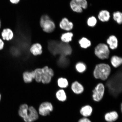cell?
Here are the masks:
<instances>
[{"label": "cell", "instance_id": "obj_2", "mask_svg": "<svg viewBox=\"0 0 122 122\" xmlns=\"http://www.w3.org/2000/svg\"><path fill=\"white\" fill-rule=\"evenodd\" d=\"M111 71V67L109 64L105 63H100L96 66L93 75L96 79L105 81L110 76Z\"/></svg>", "mask_w": 122, "mask_h": 122}, {"label": "cell", "instance_id": "obj_30", "mask_svg": "<svg viewBox=\"0 0 122 122\" xmlns=\"http://www.w3.org/2000/svg\"><path fill=\"white\" fill-rule=\"evenodd\" d=\"M1 95L0 93V100H1Z\"/></svg>", "mask_w": 122, "mask_h": 122}, {"label": "cell", "instance_id": "obj_8", "mask_svg": "<svg viewBox=\"0 0 122 122\" xmlns=\"http://www.w3.org/2000/svg\"><path fill=\"white\" fill-rule=\"evenodd\" d=\"M53 105L48 102H43L41 104L39 109V113L40 115L46 116L49 115L53 110Z\"/></svg>", "mask_w": 122, "mask_h": 122}, {"label": "cell", "instance_id": "obj_1", "mask_svg": "<svg viewBox=\"0 0 122 122\" xmlns=\"http://www.w3.org/2000/svg\"><path fill=\"white\" fill-rule=\"evenodd\" d=\"M19 114L25 122H32L39 118L38 112L34 107H29L26 104H23L20 106Z\"/></svg>", "mask_w": 122, "mask_h": 122}, {"label": "cell", "instance_id": "obj_29", "mask_svg": "<svg viewBox=\"0 0 122 122\" xmlns=\"http://www.w3.org/2000/svg\"><path fill=\"white\" fill-rule=\"evenodd\" d=\"M10 2L13 4H17L20 2V0H10Z\"/></svg>", "mask_w": 122, "mask_h": 122}, {"label": "cell", "instance_id": "obj_4", "mask_svg": "<svg viewBox=\"0 0 122 122\" xmlns=\"http://www.w3.org/2000/svg\"><path fill=\"white\" fill-rule=\"evenodd\" d=\"M40 25L43 31L46 33H52L56 28L54 21L47 15H43L41 16Z\"/></svg>", "mask_w": 122, "mask_h": 122}, {"label": "cell", "instance_id": "obj_24", "mask_svg": "<svg viewBox=\"0 0 122 122\" xmlns=\"http://www.w3.org/2000/svg\"><path fill=\"white\" fill-rule=\"evenodd\" d=\"M36 74L35 80L37 83H40L41 82L42 72L41 68H36L34 70Z\"/></svg>", "mask_w": 122, "mask_h": 122}, {"label": "cell", "instance_id": "obj_17", "mask_svg": "<svg viewBox=\"0 0 122 122\" xmlns=\"http://www.w3.org/2000/svg\"><path fill=\"white\" fill-rule=\"evenodd\" d=\"M98 18L102 22H107L110 19V13L107 10H102L99 12L98 15Z\"/></svg>", "mask_w": 122, "mask_h": 122}, {"label": "cell", "instance_id": "obj_27", "mask_svg": "<svg viewBox=\"0 0 122 122\" xmlns=\"http://www.w3.org/2000/svg\"><path fill=\"white\" fill-rule=\"evenodd\" d=\"M78 122H92L91 120L87 118L83 117L81 118L78 120Z\"/></svg>", "mask_w": 122, "mask_h": 122}, {"label": "cell", "instance_id": "obj_20", "mask_svg": "<svg viewBox=\"0 0 122 122\" xmlns=\"http://www.w3.org/2000/svg\"><path fill=\"white\" fill-rule=\"evenodd\" d=\"M78 44L81 48L84 49H87L91 46L92 43L86 37H83L78 41Z\"/></svg>", "mask_w": 122, "mask_h": 122}, {"label": "cell", "instance_id": "obj_25", "mask_svg": "<svg viewBox=\"0 0 122 122\" xmlns=\"http://www.w3.org/2000/svg\"><path fill=\"white\" fill-rule=\"evenodd\" d=\"M113 19L119 24L122 23V13L121 12L117 11L114 12L113 14Z\"/></svg>", "mask_w": 122, "mask_h": 122}, {"label": "cell", "instance_id": "obj_22", "mask_svg": "<svg viewBox=\"0 0 122 122\" xmlns=\"http://www.w3.org/2000/svg\"><path fill=\"white\" fill-rule=\"evenodd\" d=\"M57 83L58 86L60 89H65L69 85L67 79L63 77L59 78L57 79Z\"/></svg>", "mask_w": 122, "mask_h": 122}, {"label": "cell", "instance_id": "obj_12", "mask_svg": "<svg viewBox=\"0 0 122 122\" xmlns=\"http://www.w3.org/2000/svg\"><path fill=\"white\" fill-rule=\"evenodd\" d=\"M36 74L34 71H26L22 74V78L24 83L26 84L31 83L35 80Z\"/></svg>", "mask_w": 122, "mask_h": 122}, {"label": "cell", "instance_id": "obj_13", "mask_svg": "<svg viewBox=\"0 0 122 122\" xmlns=\"http://www.w3.org/2000/svg\"><path fill=\"white\" fill-rule=\"evenodd\" d=\"M1 36L3 40L7 41H11L14 37V33L11 29L5 28L1 33Z\"/></svg>", "mask_w": 122, "mask_h": 122}, {"label": "cell", "instance_id": "obj_6", "mask_svg": "<svg viewBox=\"0 0 122 122\" xmlns=\"http://www.w3.org/2000/svg\"><path fill=\"white\" fill-rule=\"evenodd\" d=\"M105 91L104 85L102 83L97 84L92 91V98L95 102H99L101 101L104 96Z\"/></svg>", "mask_w": 122, "mask_h": 122}, {"label": "cell", "instance_id": "obj_18", "mask_svg": "<svg viewBox=\"0 0 122 122\" xmlns=\"http://www.w3.org/2000/svg\"><path fill=\"white\" fill-rule=\"evenodd\" d=\"M111 65L115 68H117L122 65V58L117 56H113L111 58Z\"/></svg>", "mask_w": 122, "mask_h": 122}, {"label": "cell", "instance_id": "obj_14", "mask_svg": "<svg viewBox=\"0 0 122 122\" xmlns=\"http://www.w3.org/2000/svg\"><path fill=\"white\" fill-rule=\"evenodd\" d=\"M71 88L74 93L77 95L81 94L84 90L83 85L77 81L73 82L71 84Z\"/></svg>", "mask_w": 122, "mask_h": 122}, {"label": "cell", "instance_id": "obj_11", "mask_svg": "<svg viewBox=\"0 0 122 122\" xmlns=\"http://www.w3.org/2000/svg\"><path fill=\"white\" fill-rule=\"evenodd\" d=\"M106 44L111 50L117 49L119 45L118 39L114 35H111L109 36L107 40Z\"/></svg>", "mask_w": 122, "mask_h": 122}, {"label": "cell", "instance_id": "obj_10", "mask_svg": "<svg viewBox=\"0 0 122 122\" xmlns=\"http://www.w3.org/2000/svg\"><path fill=\"white\" fill-rule=\"evenodd\" d=\"M59 27L62 30L70 31L72 30L74 27L72 22H71L66 18L62 19L59 23Z\"/></svg>", "mask_w": 122, "mask_h": 122}, {"label": "cell", "instance_id": "obj_15", "mask_svg": "<svg viewBox=\"0 0 122 122\" xmlns=\"http://www.w3.org/2000/svg\"><path fill=\"white\" fill-rule=\"evenodd\" d=\"M93 111L92 107L90 105H84L81 108L80 110L81 115L83 117H86L90 116L92 114Z\"/></svg>", "mask_w": 122, "mask_h": 122}, {"label": "cell", "instance_id": "obj_19", "mask_svg": "<svg viewBox=\"0 0 122 122\" xmlns=\"http://www.w3.org/2000/svg\"><path fill=\"white\" fill-rule=\"evenodd\" d=\"M55 95L56 99L59 102H63L67 100L66 94L64 89H60L58 90L56 93Z\"/></svg>", "mask_w": 122, "mask_h": 122}, {"label": "cell", "instance_id": "obj_31", "mask_svg": "<svg viewBox=\"0 0 122 122\" xmlns=\"http://www.w3.org/2000/svg\"><path fill=\"white\" fill-rule=\"evenodd\" d=\"M1 21L0 20V28H1Z\"/></svg>", "mask_w": 122, "mask_h": 122}, {"label": "cell", "instance_id": "obj_28", "mask_svg": "<svg viewBox=\"0 0 122 122\" xmlns=\"http://www.w3.org/2000/svg\"><path fill=\"white\" fill-rule=\"evenodd\" d=\"M4 42L2 39L0 38V50H2L4 48Z\"/></svg>", "mask_w": 122, "mask_h": 122}, {"label": "cell", "instance_id": "obj_3", "mask_svg": "<svg viewBox=\"0 0 122 122\" xmlns=\"http://www.w3.org/2000/svg\"><path fill=\"white\" fill-rule=\"evenodd\" d=\"M94 53L98 59L102 60L111 58L113 56L108 45L103 43H99L96 46L94 49Z\"/></svg>", "mask_w": 122, "mask_h": 122}, {"label": "cell", "instance_id": "obj_26", "mask_svg": "<svg viewBox=\"0 0 122 122\" xmlns=\"http://www.w3.org/2000/svg\"><path fill=\"white\" fill-rule=\"evenodd\" d=\"M97 22V18L95 16H92L88 18L87 23L89 27H93L95 26Z\"/></svg>", "mask_w": 122, "mask_h": 122}, {"label": "cell", "instance_id": "obj_7", "mask_svg": "<svg viewBox=\"0 0 122 122\" xmlns=\"http://www.w3.org/2000/svg\"><path fill=\"white\" fill-rule=\"evenodd\" d=\"M42 68V75L41 83L44 84H47L51 82L52 79L54 75L52 69L46 66Z\"/></svg>", "mask_w": 122, "mask_h": 122}, {"label": "cell", "instance_id": "obj_23", "mask_svg": "<svg viewBox=\"0 0 122 122\" xmlns=\"http://www.w3.org/2000/svg\"><path fill=\"white\" fill-rule=\"evenodd\" d=\"M75 67L76 71L79 73H82L86 71V65L85 63L81 62H77L75 65Z\"/></svg>", "mask_w": 122, "mask_h": 122}, {"label": "cell", "instance_id": "obj_21", "mask_svg": "<svg viewBox=\"0 0 122 122\" xmlns=\"http://www.w3.org/2000/svg\"><path fill=\"white\" fill-rule=\"evenodd\" d=\"M73 34L71 32H68L63 33L61 35V41L64 43H69L72 41Z\"/></svg>", "mask_w": 122, "mask_h": 122}, {"label": "cell", "instance_id": "obj_9", "mask_svg": "<svg viewBox=\"0 0 122 122\" xmlns=\"http://www.w3.org/2000/svg\"><path fill=\"white\" fill-rule=\"evenodd\" d=\"M29 51L30 54L33 56H40L43 52L42 46L38 43L33 44L30 46Z\"/></svg>", "mask_w": 122, "mask_h": 122}, {"label": "cell", "instance_id": "obj_5", "mask_svg": "<svg viewBox=\"0 0 122 122\" xmlns=\"http://www.w3.org/2000/svg\"><path fill=\"white\" fill-rule=\"evenodd\" d=\"M70 5L73 11L80 13L83 12V9L87 8L88 3L86 0H71Z\"/></svg>", "mask_w": 122, "mask_h": 122}, {"label": "cell", "instance_id": "obj_16", "mask_svg": "<svg viewBox=\"0 0 122 122\" xmlns=\"http://www.w3.org/2000/svg\"><path fill=\"white\" fill-rule=\"evenodd\" d=\"M118 112L115 111L107 113L104 116L105 120L108 122H113L117 120L118 118Z\"/></svg>", "mask_w": 122, "mask_h": 122}]
</instances>
